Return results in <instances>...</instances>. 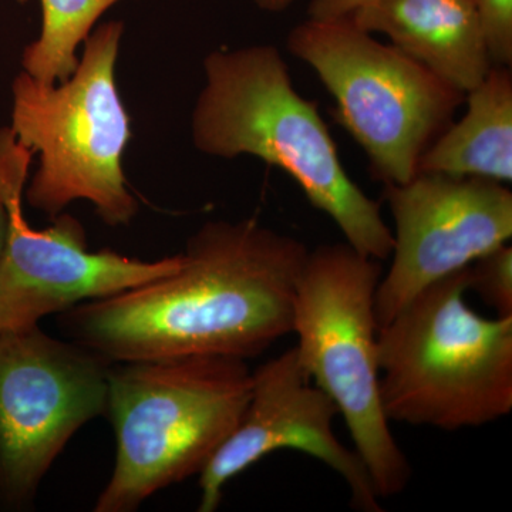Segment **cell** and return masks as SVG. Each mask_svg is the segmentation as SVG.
Returning a JSON list of instances; mask_svg holds the SVG:
<instances>
[{"label":"cell","instance_id":"obj_4","mask_svg":"<svg viewBox=\"0 0 512 512\" xmlns=\"http://www.w3.org/2000/svg\"><path fill=\"white\" fill-rule=\"evenodd\" d=\"M468 268L380 326V397L390 423L457 431L511 413L512 316L484 318L468 306Z\"/></svg>","mask_w":512,"mask_h":512},{"label":"cell","instance_id":"obj_2","mask_svg":"<svg viewBox=\"0 0 512 512\" xmlns=\"http://www.w3.org/2000/svg\"><path fill=\"white\" fill-rule=\"evenodd\" d=\"M191 116L192 144L205 156H254L285 171L316 210L360 254L386 261L393 231L379 202L349 177L318 110L293 86L275 46L214 50Z\"/></svg>","mask_w":512,"mask_h":512},{"label":"cell","instance_id":"obj_7","mask_svg":"<svg viewBox=\"0 0 512 512\" xmlns=\"http://www.w3.org/2000/svg\"><path fill=\"white\" fill-rule=\"evenodd\" d=\"M288 50L318 74L336 101V120L384 185L412 180L424 151L466 101V94L349 16L309 18L289 33Z\"/></svg>","mask_w":512,"mask_h":512},{"label":"cell","instance_id":"obj_21","mask_svg":"<svg viewBox=\"0 0 512 512\" xmlns=\"http://www.w3.org/2000/svg\"><path fill=\"white\" fill-rule=\"evenodd\" d=\"M473 2H476V0H473Z\"/></svg>","mask_w":512,"mask_h":512},{"label":"cell","instance_id":"obj_11","mask_svg":"<svg viewBox=\"0 0 512 512\" xmlns=\"http://www.w3.org/2000/svg\"><path fill=\"white\" fill-rule=\"evenodd\" d=\"M336 416L338 407L306 375L295 348L266 360L252 370L251 396L238 426L201 470L198 511L217 510L229 481L279 450L301 451L335 471L356 510L382 511L365 464L333 431Z\"/></svg>","mask_w":512,"mask_h":512},{"label":"cell","instance_id":"obj_5","mask_svg":"<svg viewBox=\"0 0 512 512\" xmlns=\"http://www.w3.org/2000/svg\"><path fill=\"white\" fill-rule=\"evenodd\" d=\"M123 32V22L93 29L66 82L42 83L26 72L13 80L10 130L39 157L23 198L47 217L79 200L89 201L110 227L137 215L123 171L131 120L116 82Z\"/></svg>","mask_w":512,"mask_h":512},{"label":"cell","instance_id":"obj_18","mask_svg":"<svg viewBox=\"0 0 512 512\" xmlns=\"http://www.w3.org/2000/svg\"><path fill=\"white\" fill-rule=\"evenodd\" d=\"M254 2L265 12L281 13L292 6L295 0H254Z\"/></svg>","mask_w":512,"mask_h":512},{"label":"cell","instance_id":"obj_19","mask_svg":"<svg viewBox=\"0 0 512 512\" xmlns=\"http://www.w3.org/2000/svg\"><path fill=\"white\" fill-rule=\"evenodd\" d=\"M6 228H8V212L5 204L0 200V252H2L3 242H5Z\"/></svg>","mask_w":512,"mask_h":512},{"label":"cell","instance_id":"obj_3","mask_svg":"<svg viewBox=\"0 0 512 512\" xmlns=\"http://www.w3.org/2000/svg\"><path fill=\"white\" fill-rule=\"evenodd\" d=\"M247 360L181 356L113 363L106 416L116 458L96 512H133L200 474L238 426L251 396Z\"/></svg>","mask_w":512,"mask_h":512},{"label":"cell","instance_id":"obj_13","mask_svg":"<svg viewBox=\"0 0 512 512\" xmlns=\"http://www.w3.org/2000/svg\"><path fill=\"white\" fill-rule=\"evenodd\" d=\"M463 119L440 134L424 151L419 173L512 181V73L493 66L483 82L466 94Z\"/></svg>","mask_w":512,"mask_h":512},{"label":"cell","instance_id":"obj_16","mask_svg":"<svg viewBox=\"0 0 512 512\" xmlns=\"http://www.w3.org/2000/svg\"><path fill=\"white\" fill-rule=\"evenodd\" d=\"M478 18L494 66L512 64V0H476Z\"/></svg>","mask_w":512,"mask_h":512},{"label":"cell","instance_id":"obj_6","mask_svg":"<svg viewBox=\"0 0 512 512\" xmlns=\"http://www.w3.org/2000/svg\"><path fill=\"white\" fill-rule=\"evenodd\" d=\"M383 266L348 242L308 252L293 296L296 356L345 420L353 450L380 500L402 493L412 476L380 397L376 291Z\"/></svg>","mask_w":512,"mask_h":512},{"label":"cell","instance_id":"obj_15","mask_svg":"<svg viewBox=\"0 0 512 512\" xmlns=\"http://www.w3.org/2000/svg\"><path fill=\"white\" fill-rule=\"evenodd\" d=\"M470 291L480 295L497 316H512V248L494 249L468 268Z\"/></svg>","mask_w":512,"mask_h":512},{"label":"cell","instance_id":"obj_12","mask_svg":"<svg viewBox=\"0 0 512 512\" xmlns=\"http://www.w3.org/2000/svg\"><path fill=\"white\" fill-rule=\"evenodd\" d=\"M348 16L458 92L473 90L494 66L473 0H367Z\"/></svg>","mask_w":512,"mask_h":512},{"label":"cell","instance_id":"obj_8","mask_svg":"<svg viewBox=\"0 0 512 512\" xmlns=\"http://www.w3.org/2000/svg\"><path fill=\"white\" fill-rule=\"evenodd\" d=\"M111 363L40 326L0 332V501L33 503L74 434L106 413Z\"/></svg>","mask_w":512,"mask_h":512},{"label":"cell","instance_id":"obj_20","mask_svg":"<svg viewBox=\"0 0 512 512\" xmlns=\"http://www.w3.org/2000/svg\"><path fill=\"white\" fill-rule=\"evenodd\" d=\"M19 3H28L29 0H18Z\"/></svg>","mask_w":512,"mask_h":512},{"label":"cell","instance_id":"obj_1","mask_svg":"<svg viewBox=\"0 0 512 512\" xmlns=\"http://www.w3.org/2000/svg\"><path fill=\"white\" fill-rule=\"evenodd\" d=\"M299 239L256 218L210 221L173 274L60 313L70 340L111 363L181 356L248 360L292 329Z\"/></svg>","mask_w":512,"mask_h":512},{"label":"cell","instance_id":"obj_10","mask_svg":"<svg viewBox=\"0 0 512 512\" xmlns=\"http://www.w3.org/2000/svg\"><path fill=\"white\" fill-rule=\"evenodd\" d=\"M394 220L392 265L376 291L380 326L414 296L463 271L512 237V192L498 181L419 173L384 185Z\"/></svg>","mask_w":512,"mask_h":512},{"label":"cell","instance_id":"obj_9","mask_svg":"<svg viewBox=\"0 0 512 512\" xmlns=\"http://www.w3.org/2000/svg\"><path fill=\"white\" fill-rule=\"evenodd\" d=\"M29 170L23 158L0 161V200L8 212L0 252V332L35 328L47 316L126 292L180 268L181 254L144 261L110 249L89 251L83 225L64 212L49 228L30 227L22 204Z\"/></svg>","mask_w":512,"mask_h":512},{"label":"cell","instance_id":"obj_17","mask_svg":"<svg viewBox=\"0 0 512 512\" xmlns=\"http://www.w3.org/2000/svg\"><path fill=\"white\" fill-rule=\"evenodd\" d=\"M367 0H312L308 15L311 19H333L348 16Z\"/></svg>","mask_w":512,"mask_h":512},{"label":"cell","instance_id":"obj_14","mask_svg":"<svg viewBox=\"0 0 512 512\" xmlns=\"http://www.w3.org/2000/svg\"><path fill=\"white\" fill-rule=\"evenodd\" d=\"M121 0H40L42 32L25 47L23 72L47 84L63 83L79 64L77 49L101 16Z\"/></svg>","mask_w":512,"mask_h":512}]
</instances>
